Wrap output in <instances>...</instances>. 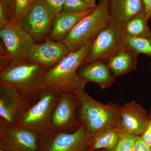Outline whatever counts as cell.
<instances>
[{
  "mask_svg": "<svg viewBox=\"0 0 151 151\" xmlns=\"http://www.w3.org/2000/svg\"><path fill=\"white\" fill-rule=\"evenodd\" d=\"M137 135L122 131L115 151H134Z\"/></svg>",
  "mask_w": 151,
  "mask_h": 151,
  "instance_id": "obj_22",
  "label": "cell"
},
{
  "mask_svg": "<svg viewBox=\"0 0 151 151\" xmlns=\"http://www.w3.org/2000/svg\"><path fill=\"white\" fill-rule=\"evenodd\" d=\"M82 1L94 7H96L97 6V4H96V2L97 0H82Z\"/></svg>",
  "mask_w": 151,
  "mask_h": 151,
  "instance_id": "obj_31",
  "label": "cell"
},
{
  "mask_svg": "<svg viewBox=\"0 0 151 151\" xmlns=\"http://www.w3.org/2000/svg\"><path fill=\"white\" fill-rule=\"evenodd\" d=\"M145 12L146 18L147 20L151 18V0H142Z\"/></svg>",
  "mask_w": 151,
  "mask_h": 151,
  "instance_id": "obj_30",
  "label": "cell"
},
{
  "mask_svg": "<svg viewBox=\"0 0 151 151\" xmlns=\"http://www.w3.org/2000/svg\"><path fill=\"white\" fill-rule=\"evenodd\" d=\"M92 136L83 124L72 133L45 128L40 130V151H82L88 149Z\"/></svg>",
  "mask_w": 151,
  "mask_h": 151,
  "instance_id": "obj_7",
  "label": "cell"
},
{
  "mask_svg": "<svg viewBox=\"0 0 151 151\" xmlns=\"http://www.w3.org/2000/svg\"><path fill=\"white\" fill-rule=\"evenodd\" d=\"M78 74L84 80L94 82L103 89L109 88L115 78L105 60H97L80 66Z\"/></svg>",
  "mask_w": 151,
  "mask_h": 151,
  "instance_id": "obj_15",
  "label": "cell"
},
{
  "mask_svg": "<svg viewBox=\"0 0 151 151\" xmlns=\"http://www.w3.org/2000/svg\"><path fill=\"white\" fill-rule=\"evenodd\" d=\"M0 37L1 59L11 61H27L30 52L36 43L19 21L10 20L0 29Z\"/></svg>",
  "mask_w": 151,
  "mask_h": 151,
  "instance_id": "obj_6",
  "label": "cell"
},
{
  "mask_svg": "<svg viewBox=\"0 0 151 151\" xmlns=\"http://www.w3.org/2000/svg\"><path fill=\"white\" fill-rule=\"evenodd\" d=\"M112 19L124 23L145 11L142 0H108Z\"/></svg>",
  "mask_w": 151,
  "mask_h": 151,
  "instance_id": "obj_17",
  "label": "cell"
},
{
  "mask_svg": "<svg viewBox=\"0 0 151 151\" xmlns=\"http://www.w3.org/2000/svg\"><path fill=\"white\" fill-rule=\"evenodd\" d=\"M149 114H150V115L151 116V108H150V113H149Z\"/></svg>",
  "mask_w": 151,
  "mask_h": 151,
  "instance_id": "obj_33",
  "label": "cell"
},
{
  "mask_svg": "<svg viewBox=\"0 0 151 151\" xmlns=\"http://www.w3.org/2000/svg\"><path fill=\"white\" fill-rule=\"evenodd\" d=\"M9 15L1 3H0V29L3 28L9 21Z\"/></svg>",
  "mask_w": 151,
  "mask_h": 151,
  "instance_id": "obj_26",
  "label": "cell"
},
{
  "mask_svg": "<svg viewBox=\"0 0 151 151\" xmlns=\"http://www.w3.org/2000/svg\"><path fill=\"white\" fill-rule=\"evenodd\" d=\"M150 120L145 132L140 135L142 139L146 145L151 147V116Z\"/></svg>",
  "mask_w": 151,
  "mask_h": 151,
  "instance_id": "obj_27",
  "label": "cell"
},
{
  "mask_svg": "<svg viewBox=\"0 0 151 151\" xmlns=\"http://www.w3.org/2000/svg\"><path fill=\"white\" fill-rule=\"evenodd\" d=\"M60 95L45 88L37 102L23 115L17 125L40 130L47 128Z\"/></svg>",
  "mask_w": 151,
  "mask_h": 151,
  "instance_id": "obj_10",
  "label": "cell"
},
{
  "mask_svg": "<svg viewBox=\"0 0 151 151\" xmlns=\"http://www.w3.org/2000/svg\"><path fill=\"white\" fill-rule=\"evenodd\" d=\"M82 151H90L89 150H88V149H86V150H84Z\"/></svg>",
  "mask_w": 151,
  "mask_h": 151,
  "instance_id": "obj_34",
  "label": "cell"
},
{
  "mask_svg": "<svg viewBox=\"0 0 151 151\" xmlns=\"http://www.w3.org/2000/svg\"><path fill=\"white\" fill-rule=\"evenodd\" d=\"M150 68H151V65H150Z\"/></svg>",
  "mask_w": 151,
  "mask_h": 151,
  "instance_id": "obj_36",
  "label": "cell"
},
{
  "mask_svg": "<svg viewBox=\"0 0 151 151\" xmlns=\"http://www.w3.org/2000/svg\"><path fill=\"white\" fill-rule=\"evenodd\" d=\"M112 19L108 0H100L97 7L78 22L61 42L70 52L78 50L93 40Z\"/></svg>",
  "mask_w": 151,
  "mask_h": 151,
  "instance_id": "obj_4",
  "label": "cell"
},
{
  "mask_svg": "<svg viewBox=\"0 0 151 151\" xmlns=\"http://www.w3.org/2000/svg\"><path fill=\"white\" fill-rule=\"evenodd\" d=\"M48 69L44 65L29 61L1 59L0 83L16 89L32 105L37 102L45 88V75Z\"/></svg>",
  "mask_w": 151,
  "mask_h": 151,
  "instance_id": "obj_1",
  "label": "cell"
},
{
  "mask_svg": "<svg viewBox=\"0 0 151 151\" xmlns=\"http://www.w3.org/2000/svg\"><path fill=\"white\" fill-rule=\"evenodd\" d=\"M134 151H151V147L146 145L140 136H138L135 144Z\"/></svg>",
  "mask_w": 151,
  "mask_h": 151,
  "instance_id": "obj_28",
  "label": "cell"
},
{
  "mask_svg": "<svg viewBox=\"0 0 151 151\" xmlns=\"http://www.w3.org/2000/svg\"><path fill=\"white\" fill-rule=\"evenodd\" d=\"M79 105L75 93L60 94L46 128L67 133L77 131L81 125L76 118V111Z\"/></svg>",
  "mask_w": 151,
  "mask_h": 151,
  "instance_id": "obj_9",
  "label": "cell"
},
{
  "mask_svg": "<svg viewBox=\"0 0 151 151\" xmlns=\"http://www.w3.org/2000/svg\"><path fill=\"white\" fill-rule=\"evenodd\" d=\"M123 24L112 19L93 40L81 66L97 60L105 61L127 47Z\"/></svg>",
  "mask_w": 151,
  "mask_h": 151,
  "instance_id": "obj_5",
  "label": "cell"
},
{
  "mask_svg": "<svg viewBox=\"0 0 151 151\" xmlns=\"http://www.w3.org/2000/svg\"><path fill=\"white\" fill-rule=\"evenodd\" d=\"M122 129L140 136L147 127L150 116L142 106L133 100L121 107Z\"/></svg>",
  "mask_w": 151,
  "mask_h": 151,
  "instance_id": "obj_14",
  "label": "cell"
},
{
  "mask_svg": "<svg viewBox=\"0 0 151 151\" xmlns=\"http://www.w3.org/2000/svg\"><path fill=\"white\" fill-rule=\"evenodd\" d=\"M74 93L80 104V122L92 137L106 128L122 127L121 105L112 103L102 104L84 90H78Z\"/></svg>",
  "mask_w": 151,
  "mask_h": 151,
  "instance_id": "obj_3",
  "label": "cell"
},
{
  "mask_svg": "<svg viewBox=\"0 0 151 151\" xmlns=\"http://www.w3.org/2000/svg\"><path fill=\"white\" fill-rule=\"evenodd\" d=\"M34 1L35 0H15L12 16L11 20L21 21Z\"/></svg>",
  "mask_w": 151,
  "mask_h": 151,
  "instance_id": "obj_24",
  "label": "cell"
},
{
  "mask_svg": "<svg viewBox=\"0 0 151 151\" xmlns=\"http://www.w3.org/2000/svg\"><path fill=\"white\" fill-rule=\"evenodd\" d=\"M123 130L122 127H112L97 132L92 136L88 146V150L96 151L105 149L108 151H115Z\"/></svg>",
  "mask_w": 151,
  "mask_h": 151,
  "instance_id": "obj_19",
  "label": "cell"
},
{
  "mask_svg": "<svg viewBox=\"0 0 151 151\" xmlns=\"http://www.w3.org/2000/svg\"><path fill=\"white\" fill-rule=\"evenodd\" d=\"M53 18L63 12L64 0H42Z\"/></svg>",
  "mask_w": 151,
  "mask_h": 151,
  "instance_id": "obj_25",
  "label": "cell"
},
{
  "mask_svg": "<svg viewBox=\"0 0 151 151\" xmlns=\"http://www.w3.org/2000/svg\"><path fill=\"white\" fill-rule=\"evenodd\" d=\"M14 1L15 0H0V3L3 4L8 12L10 20L12 16Z\"/></svg>",
  "mask_w": 151,
  "mask_h": 151,
  "instance_id": "obj_29",
  "label": "cell"
},
{
  "mask_svg": "<svg viewBox=\"0 0 151 151\" xmlns=\"http://www.w3.org/2000/svg\"><path fill=\"white\" fill-rule=\"evenodd\" d=\"M40 130L17 125H0V149L5 151H40Z\"/></svg>",
  "mask_w": 151,
  "mask_h": 151,
  "instance_id": "obj_8",
  "label": "cell"
},
{
  "mask_svg": "<svg viewBox=\"0 0 151 151\" xmlns=\"http://www.w3.org/2000/svg\"><path fill=\"white\" fill-rule=\"evenodd\" d=\"M0 151H5L4 150H2V149H0Z\"/></svg>",
  "mask_w": 151,
  "mask_h": 151,
  "instance_id": "obj_35",
  "label": "cell"
},
{
  "mask_svg": "<svg viewBox=\"0 0 151 151\" xmlns=\"http://www.w3.org/2000/svg\"><path fill=\"white\" fill-rule=\"evenodd\" d=\"M126 46L138 54H146L151 57V36L127 37Z\"/></svg>",
  "mask_w": 151,
  "mask_h": 151,
  "instance_id": "obj_21",
  "label": "cell"
},
{
  "mask_svg": "<svg viewBox=\"0 0 151 151\" xmlns=\"http://www.w3.org/2000/svg\"><path fill=\"white\" fill-rule=\"evenodd\" d=\"M70 52L61 41H55L47 37L42 43H36L32 47L27 61L46 66L53 67Z\"/></svg>",
  "mask_w": 151,
  "mask_h": 151,
  "instance_id": "obj_13",
  "label": "cell"
},
{
  "mask_svg": "<svg viewBox=\"0 0 151 151\" xmlns=\"http://www.w3.org/2000/svg\"><path fill=\"white\" fill-rule=\"evenodd\" d=\"M100 151H108L107 150H105V149H101V150Z\"/></svg>",
  "mask_w": 151,
  "mask_h": 151,
  "instance_id": "obj_32",
  "label": "cell"
},
{
  "mask_svg": "<svg viewBox=\"0 0 151 151\" xmlns=\"http://www.w3.org/2000/svg\"><path fill=\"white\" fill-rule=\"evenodd\" d=\"M93 40L78 50L70 52L49 68L45 75V88L59 94L84 90L88 82L79 75L78 69L88 55Z\"/></svg>",
  "mask_w": 151,
  "mask_h": 151,
  "instance_id": "obj_2",
  "label": "cell"
},
{
  "mask_svg": "<svg viewBox=\"0 0 151 151\" xmlns=\"http://www.w3.org/2000/svg\"><path fill=\"white\" fill-rule=\"evenodd\" d=\"M123 27L127 37L151 36V31L148 24V20L146 18L145 11L123 23Z\"/></svg>",
  "mask_w": 151,
  "mask_h": 151,
  "instance_id": "obj_20",
  "label": "cell"
},
{
  "mask_svg": "<svg viewBox=\"0 0 151 151\" xmlns=\"http://www.w3.org/2000/svg\"><path fill=\"white\" fill-rule=\"evenodd\" d=\"M94 9L81 13L63 11L52 20L49 37L55 41H61L78 22Z\"/></svg>",
  "mask_w": 151,
  "mask_h": 151,
  "instance_id": "obj_16",
  "label": "cell"
},
{
  "mask_svg": "<svg viewBox=\"0 0 151 151\" xmlns=\"http://www.w3.org/2000/svg\"><path fill=\"white\" fill-rule=\"evenodd\" d=\"M96 7L82 0H64L63 11L71 13H81L92 10Z\"/></svg>",
  "mask_w": 151,
  "mask_h": 151,
  "instance_id": "obj_23",
  "label": "cell"
},
{
  "mask_svg": "<svg viewBox=\"0 0 151 151\" xmlns=\"http://www.w3.org/2000/svg\"><path fill=\"white\" fill-rule=\"evenodd\" d=\"M31 106L16 89L0 83V125H17Z\"/></svg>",
  "mask_w": 151,
  "mask_h": 151,
  "instance_id": "obj_11",
  "label": "cell"
},
{
  "mask_svg": "<svg viewBox=\"0 0 151 151\" xmlns=\"http://www.w3.org/2000/svg\"><path fill=\"white\" fill-rule=\"evenodd\" d=\"M139 55L127 46L105 61L114 77H119L136 69Z\"/></svg>",
  "mask_w": 151,
  "mask_h": 151,
  "instance_id": "obj_18",
  "label": "cell"
},
{
  "mask_svg": "<svg viewBox=\"0 0 151 151\" xmlns=\"http://www.w3.org/2000/svg\"><path fill=\"white\" fill-rule=\"evenodd\" d=\"M53 19L42 0H35L21 22L24 29L39 43L48 36Z\"/></svg>",
  "mask_w": 151,
  "mask_h": 151,
  "instance_id": "obj_12",
  "label": "cell"
}]
</instances>
